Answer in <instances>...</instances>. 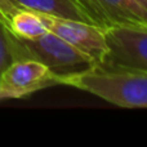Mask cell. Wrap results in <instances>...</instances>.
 I'll return each instance as SVG.
<instances>
[{"label": "cell", "instance_id": "6da1fadb", "mask_svg": "<svg viewBox=\"0 0 147 147\" xmlns=\"http://www.w3.org/2000/svg\"><path fill=\"white\" fill-rule=\"evenodd\" d=\"M58 84L88 92L119 107L147 109V72L94 63L61 76Z\"/></svg>", "mask_w": 147, "mask_h": 147}, {"label": "cell", "instance_id": "7a4b0ae2", "mask_svg": "<svg viewBox=\"0 0 147 147\" xmlns=\"http://www.w3.org/2000/svg\"><path fill=\"white\" fill-rule=\"evenodd\" d=\"M8 39L13 61L36 59L57 76V81L61 76L83 71L96 63L89 56L51 31L35 39H21L8 31Z\"/></svg>", "mask_w": 147, "mask_h": 147}, {"label": "cell", "instance_id": "3957f363", "mask_svg": "<svg viewBox=\"0 0 147 147\" xmlns=\"http://www.w3.org/2000/svg\"><path fill=\"white\" fill-rule=\"evenodd\" d=\"M107 53L99 63L147 72V23L105 30Z\"/></svg>", "mask_w": 147, "mask_h": 147}, {"label": "cell", "instance_id": "277c9868", "mask_svg": "<svg viewBox=\"0 0 147 147\" xmlns=\"http://www.w3.org/2000/svg\"><path fill=\"white\" fill-rule=\"evenodd\" d=\"M51 32L56 34L76 49L89 56L96 63L103 61L107 53L105 30L81 21L39 13Z\"/></svg>", "mask_w": 147, "mask_h": 147}, {"label": "cell", "instance_id": "5b68a950", "mask_svg": "<svg viewBox=\"0 0 147 147\" xmlns=\"http://www.w3.org/2000/svg\"><path fill=\"white\" fill-rule=\"evenodd\" d=\"M57 76L36 59H14L0 76V85L27 97L34 92L57 85Z\"/></svg>", "mask_w": 147, "mask_h": 147}, {"label": "cell", "instance_id": "8992f818", "mask_svg": "<svg viewBox=\"0 0 147 147\" xmlns=\"http://www.w3.org/2000/svg\"><path fill=\"white\" fill-rule=\"evenodd\" d=\"M92 25L107 30L116 26L147 23L129 0H78Z\"/></svg>", "mask_w": 147, "mask_h": 147}, {"label": "cell", "instance_id": "52a82bcc", "mask_svg": "<svg viewBox=\"0 0 147 147\" xmlns=\"http://www.w3.org/2000/svg\"><path fill=\"white\" fill-rule=\"evenodd\" d=\"M18 8L90 23L78 0H10Z\"/></svg>", "mask_w": 147, "mask_h": 147}, {"label": "cell", "instance_id": "ba28073f", "mask_svg": "<svg viewBox=\"0 0 147 147\" xmlns=\"http://www.w3.org/2000/svg\"><path fill=\"white\" fill-rule=\"evenodd\" d=\"M48 31L41 16L32 10L20 8L10 20L9 32L21 39H35Z\"/></svg>", "mask_w": 147, "mask_h": 147}, {"label": "cell", "instance_id": "9c48e42d", "mask_svg": "<svg viewBox=\"0 0 147 147\" xmlns=\"http://www.w3.org/2000/svg\"><path fill=\"white\" fill-rule=\"evenodd\" d=\"M13 62L12 51L8 39V30L0 22V76Z\"/></svg>", "mask_w": 147, "mask_h": 147}, {"label": "cell", "instance_id": "30bf717a", "mask_svg": "<svg viewBox=\"0 0 147 147\" xmlns=\"http://www.w3.org/2000/svg\"><path fill=\"white\" fill-rule=\"evenodd\" d=\"M18 9L20 8L13 4L10 0H0V22L8 31H9L10 20Z\"/></svg>", "mask_w": 147, "mask_h": 147}, {"label": "cell", "instance_id": "8fae6325", "mask_svg": "<svg viewBox=\"0 0 147 147\" xmlns=\"http://www.w3.org/2000/svg\"><path fill=\"white\" fill-rule=\"evenodd\" d=\"M17 99V98H22L20 93L14 90H10V89H7L4 86L0 85V101H4V99Z\"/></svg>", "mask_w": 147, "mask_h": 147}, {"label": "cell", "instance_id": "7c38bea8", "mask_svg": "<svg viewBox=\"0 0 147 147\" xmlns=\"http://www.w3.org/2000/svg\"><path fill=\"white\" fill-rule=\"evenodd\" d=\"M133 5L138 9V12L142 14L143 20L147 22V0H129Z\"/></svg>", "mask_w": 147, "mask_h": 147}]
</instances>
